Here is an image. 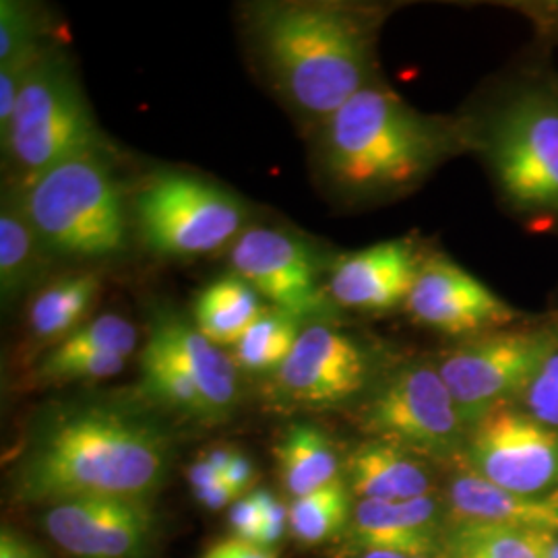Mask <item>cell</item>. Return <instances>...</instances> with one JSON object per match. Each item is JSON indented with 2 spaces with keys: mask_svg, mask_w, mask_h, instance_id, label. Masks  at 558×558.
Returning a JSON list of instances; mask_svg holds the SVG:
<instances>
[{
  "mask_svg": "<svg viewBox=\"0 0 558 558\" xmlns=\"http://www.w3.org/2000/svg\"><path fill=\"white\" fill-rule=\"evenodd\" d=\"M168 437L135 414L85 405L48 420L15 472L23 502L83 497L147 500L168 472Z\"/></svg>",
  "mask_w": 558,
  "mask_h": 558,
  "instance_id": "6da1fadb",
  "label": "cell"
},
{
  "mask_svg": "<svg viewBox=\"0 0 558 558\" xmlns=\"http://www.w3.org/2000/svg\"><path fill=\"white\" fill-rule=\"evenodd\" d=\"M253 29L279 89L311 117H333L371 85L377 21L362 9L276 2L259 7Z\"/></svg>",
  "mask_w": 558,
  "mask_h": 558,
  "instance_id": "7a4b0ae2",
  "label": "cell"
},
{
  "mask_svg": "<svg viewBox=\"0 0 558 558\" xmlns=\"http://www.w3.org/2000/svg\"><path fill=\"white\" fill-rule=\"evenodd\" d=\"M461 141L458 126L368 85L325 120L323 161L341 191L373 199L418 184Z\"/></svg>",
  "mask_w": 558,
  "mask_h": 558,
  "instance_id": "3957f363",
  "label": "cell"
},
{
  "mask_svg": "<svg viewBox=\"0 0 558 558\" xmlns=\"http://www.w3.org/2000/svg\"><path fill=\"white\" fill-rule=\"evenodd\" d=\"M21 207L48 255L110 259L126 248L122 189L98 149L62 161L20 184Z\"/></svg>",
  "mask_w": 558,
  "mask_h": 558,
  "instance_id": "277c9868",
  "label": "cell"
},
{
  "mask_svg": "<svg viewBox=\"0 0 558 558\" xmlns=\"http://www.w3.org/2000/svg\"><path fill=\"white\" fill-rule=\"evenodd\" d=\"M476 147L505 203L527 218L558 220V92L523 83L486 114Z\"/></svg>",
  "mask_w": 558,
  "mask_h": 558,
  "instance_id": "5b68a950",
  "label": "cell"
},
{
  "mask_svg": "<svg viewBox=\"0 0 558 558\" xmlns=\"http://www.w3.org/2000/svg\"><path fill=\"white\" fill-rule=\"evenodd\" d=\"M20 184L92 149L98 126L71 66L40 57L21 85L15 112L0 135Z\"/></svg>",
  "mask_w": 558,
  "mask_h": 558,
  "instance_id": "8992f818",
  "label": "cell"
},
{
  "mask_svg": "<svg viewBox=\"0 0 558 558\" xmlns=\"http://www.w3.org/2000/svg\"><path fill=\"white\" fill-rule=\"evenodd\" d=\"M558 352V319L530 320L463 339L440 360L439 373L465 422H478L507 399L525 393Z\"/></svg>",
  "mask_w": 558,
  "mask_h": 558,
  "instance_id": "52a82bcc",
  "label": "cell"
},
{
  "mask_svg": "<svg viewBox=\"0 0 558 558\" xmlns=\"http://www.w3.org/2000/svg\"><path fill=\"white\" fill-rule=\"evenodd\" d=\"M133 207L149 248L168 257H201L218 251L239 239L246 216L239 197L184 172L151 177Z\"/></svg>",
  "mask_w": 558,
  "mask_h": 558,
  "instance_id": "ba28073f",
  "label": "cell"
},
{
  "mask_svg": "<svg viewBox=\"0 0 558 558\" xmlns=\"http://www.w3.org/2000/svg\"><path fill=\"white\" fill-rule=\"evenodd\" d=\"M362 424L377 440L442 456L458 445L465 420L439 368L418 362L380 383L364 408Z\"/></svg>",
  "mask_w": 558,
  "mask_h": 558,
  "instance_id": "9c48e42d",
  "label": "cell"
},
{
  "mask_svg": "<svg viewBox=\"0 0 558 558\" xmlns=\"http://www.w3.org/2000/svg\"><path fill=\"white\" fill-rule=\"evenodd\" d=\"M470 458L476 474L499 488L548 495L558 482V430L500 405L474 422Z\"/></svg>",
  "mask_w": 558,
  "mask_h": 558,
  "instance_id": "30bf717a",
  "label": "cell"
},
{
  "mask_svg": "<svg viewBox=\"0 0 558 558\" xmlns=\"http://www.w3.org/2000/svg\"><path fill=\"white\" fill-rule=\"evenodd\" d=\"M405 311L420 325L461 339L530 323V315L445 255L422 259Z\"/></svg>",
  "mask_w": 558,
  "mask_h": 558,
  "instance_id": "8fae6325",
  "label": "cell"
},
{
  "mask_svg": "<svg viewBox=\"0 0 558 558\" xmlns=\"http://www.w3.org/2000/svg\"><path fill=\"white\" fill-rule=\"evenodd\" d=\"M44 527L73 558H145L156 538L149 502L122 497H83L50 505Z\"/></svg>",
  "mask_w": 558,
  "mask_h": 558,
  "instance_id": "7c38bea8",
  "label": "cell"
},
{
  "mask_svg": "<svg viewBox=\"0 0 558 558\" xmlns=\"http://www.w3.org/2000/svg\"><path fill=\"white\" fill-rule=\"evenodd\" d=\"M230 263L234 276L244 279L276 311L296 319L323 315L329 300L320 292L315 255L302 240L276 228H251L242 232Z\"/></svg>",
  "mask_w": 558,
  "mask_h": 558,
  "instance_id": "4fadbf2b",
  "label": "cell"
},
{
  "mask_svg": "<svg viewBox=\"0 0 558 558\" xmlns=\"http://www.w3.org/2000/svg\"><path fill=\"white\" fill-rule=\"evenodd\" d=\"M279 391L304 405H338L368 380V354L356 339L327 323L302 327L278 373Z\"/></svg>",
  "mask_w": 558,
  "mask_h": 558,
  "instance_id": "5bb4252c",
  "label": "cell"
},
{
  "mask_svg": "<svg viewBox=\"0 0 558 558\" xmlns=\"http://www.w3.org/2000/svg\"><path fill=\"white\" fill-rule=\"evenodd\" d=\"M420 257L410 240H385L336 260L327 294L339 306L385 313L405 306L418 276Z\"/></svg>",
  "mask_w": 558,
  "mask_h": 558,
  "instance_id": "9a60e30c",
  "label": "cell"
},
{
  "mask_svg": "<svg viewBox=\"0 0 558 558\" xmlns=\"http://www.w3.org/2000/svg\"><path fill=\"white\" fill-rule=\"evenodd\" d=\"M149 339L195 380L214 418H223L239 398L236 364L220 345L205 338L193 323L179 317L154 320Z\"/></svg>",
  "mask_w": 558,
  "mask_h": 558,
  "instance_id": "2e32d148",
  "label": "cell"
},
{
  "mask_svg": "<svg viewBox=\"0 0 558 558\" xmlns=\"http://www.w3.org/2000/svg\"><path fill=\"white\" fill-rule=\"evenodd\" d=\"M437 505L430 497L385 502L360 500L352 534L366 553L430 557L435 550Z\"/></svg>",
  "mask_w": 558,
  "mask_h": 558,
  "instance_id": "e0dca14e",
  "label": "cell"
},
{
  "mask_svg": "<svg viewBox=\"0 0 558 558\" xmlns=\"http://www.w3.org/2000/svg\"><path fill=\"white\" fill-rule=\"evenodd\" d=\"M449 502L461 523H493L558 534V493L519 495L490 484L474 472L453 480Z\"/></svg>",
  "mask_w": 558,
  "mask_h": 558,
  "instance_id": "ac0fdd59",
  "label": "cell"
},
{
  "mask_svg": "<svg viewBox=\"0 0 558 558\" xmlns=\"http://www.w3.org/2000/svg\"><path fill=\"white\" fill-rule=\"evenodd\" d=\"M352 490L360 500H403L428 497L430 478L416 459L398 445L373 440L362 445L350 458Z\"/></svg>",
  "mask_w": 558,
  "mask_h": 558,
  "instance_id": "d6986e66",
  "label": "cell"
},
{
  "mask_svg": "<svg viewBox=\"0 0 558 558\" xmlns=\"http://www.w3.org/2000/svg\"><path fill=\"white\" fill-rule=\"evenodd\" d=\"M41 253L46 248L27 220L17 193L4 195L0 209V294L4 306L40 281Z\"/></svg>",
  "mask_w": 558,
  "mask_h": 558,
  "instance_id": "ffe728a7",
  "label": "cell"
},
{
  "mask_svg": "<svg viewBox=\"0 0 558 558\" xmlns=\"http://www.w3.org/2000/svg\"><path fill=\"white\" fill-rule=\"evenodd\" d=\"M267 308L259 294L239 276L216 279L193 306V325L216 345H236Z\"/></svg>",
  "mask_w": 558,
  "mask_h": 558,
  "instance_id": "44dd1931",
  "label": "cell"
},
{
  "mask_svg": "<svg viewBox=\"0 0 558 558\" xmlns=\"http://www.w3.org/2000/svg\"><path fill=\"white\" fill-rule=\"evenodd\" d=\"M96 274H77L44 286L29 304V329L40 341H60L73 336L100 296Z\"/></svg>",
  "mask_w": 558,
  "mask_h": 558,
  "instance_id": "7402d4cb",
  "label": "cell"
},
{
  "mask_svg": "<svg viewBox=\"0 0 558 558\" xmlns=\"http://www.w3.org/2000/svg\"><path fill=\"white\" fill-rule=\"evenodd\" d=\"M276 456L281 484L294 499L339 480L338 453L331 440L315 426H292L279 442Z\"/></svg>",
  "mask_w": 558,
  "mask_h": 558,
  "instance_id": "603a6c76",
  "label": "cell"
},
{
  "mask_svg": "<svg viewBox=\"0 0 558 558\" xmlns=\"http://www.w3.org/2000/svg\"><path fill=\"white\" fill-rule=\"evenodd\" d=\"M555 534L493 523H459L447 538V558H544Z\"/></svg>",
  "mask_w": 558,
  "mask_h": 558,
  "instance_id": "cb8c5ba5",
  "label": "cell"
},
{
  "mask_svg": "<svg viewBox=\"0 0 558 558\" xmlns=\"http://www.w3.org/2000/svg\"><path fill=\"white\" fill-rule=\"evenodd\" d=\"M300 331L302 327L296 317L276 308L265 311L232 348L230 356L234 360L236 368L242 371L278 373L281 364L292 354Z\"/></svg>",
  "mask_w": 558,
  "mask_h": 558,
  "instance_id": "d4e9b609",
  "label": "cell"
},
{
  "mask_svg": "<svg viewBox=\"0 0 558 558\" xmlns=\"http://www.w3.org/2000/svg\"><path fill=\"white\" fill-rule=\"evenodd\" d=\"M141 368L145 387L151 396L193 418H214L195 380L191 379L154 339H147L141 352Z\"/></svg>",
  "mask_w": 558,
  "mask_h": 558,
  "instance_id": "484cf974",
  "label": "cell"
},
{
  "mask_svg": "<svg viewBox=\"0 0 558 558\" xmlns=\"http://www.w3.org/2000/svg\"><path fill=\"white\" fill-rule=\"evenodd\" d=\"M348 511L350 497L343 482L338 480L306 497L294 499L288 509L290 532L300 544L315 546L338 532L348 519Z\"/></svg>",
  "mask_w": 558,
  "mask_h": 558,
  "instance_id": "4316f807",
  "label": "cell"
},
{
  "mask_svg": "<svg viewBox=\"0 0 558 558\" xmlns=\"http://www.w3.org/2000/svg\"><path fill=\"white\" fill-rule=\"evenodd\" d=\"M126 359L96 352H71L54 345L41 360L36 377L44 383H71V380H101L117 377Z\"/></svg>",
  "mask_w": 558,
  "mask_h": 558,
  "instance_id": "83f0119b",
  "label": "cell"
},
{
  "mask_svg": "<svg viewBox=\"0 0 558 558\" xmlns=\"http://www.w3.org/2000/svg\"><path fill=\"white\" fill-rule=\"evenodd\" d=\"M137 345V331L131 320L119 315H101L85 323L73 336L60 341L59 348L71 352H96L129 359Z\"/></svg>",
  "mask_w": 558,
  "mask_h": 558,
  "instance_id": "f1b7e54d",
  "label": "cell"
},
{
  "mask_svg": "<svg viewBox=\"0 0 558 558\" xmlns=\"http://www.w3.org/2000/svg\"><path fill=\"white\" fill-rule=\"evenodd\" d=\"M36 20L25 4L2 0L0 2V64L21 59L40 57Z\"/></svg>",
  "mask_w": 558,
  "mask_h": 558,
  "instance_id": "f546056e",
  "label": "cell"
},
{
  "mask_svg": "<svg viewBox=\"0 0 558 558\" xmlns=\"http://www.w3.org/2000/svg\"><path fill=\"white\" fill-rule=\"evenodd\" d=\"M527 412L558 430V352L542 366L538 377L525 389Z\"/></svg>",
  "mask_w": 558,
  "mask_h": 558,
  "instance_id": "4dcf8cb0",
  "label": "cell"
},
{
  "mask_svg": "<svg viewBox=\"0 0 558 558\" xmlns=\"http://www.w3.org/2000/svg\"><path fill=\"white\" fill-rule=\"evenodd\" d=\"M230 523L234 530V538L251 542L259 546L260 534H263V523H265V509L260 507L259 500L255 495H248L244 499H239L232 509H230Z\"/></svg>",
  "mask_w": 558,
  "mask_h": 558,
  "instance_id": "1f68e13d",
  "label": "cell"
},
{
  "mask_svg": "<svg viewBox=\"0 0 558 558\" xmlns=\"http://www.w3.org/2000/svg\"><path fill=\"white\" fill-rule=\"evenodd\" d=\"M253 495L257 497L260 507L265 509V523H263L259 546L269 548V546L278 544L281 536H283V532H286V527H290L288 509L269 490L260 488V490H255Z\"/></svg>",
  "mask_w": 558,
  "mask_h": 558,
  "instance_id": "d6a6232c",
  "label": "cell"
},
{
  "mask_svg": "<svg viewBox=\"0 0 558 558\" xmlns=\"http://www.w3.org/2000/svg\"><path fill=\"white\" fill-rule=\"evenodd\" d=\"M0 558H48L34 539L25 538L13 527L0 532Z\"/></svg>",
  "mask_w": 558,
  "mask_h": 558,
  "instance_id": "836d02e7",
  "label": "cell"
},
{
  "mask_svg": "<svg viewBox=\"0 0 558 558\" xmlns=\"http://www.w3.org/2000/svg\"><path fill=\"white\" fill-rule=\"evenodd\" d=\"M201 558H278L271 555L267 548L244 542V539H221L214 544Z\"/></svg>",
  "mask_w": 558,
  "mask_h": 558,
  "instance_id": "e575fe53",
  "label": "cell"
},
{
  "mask_svg": "<svg viewBox=\"0 0 558 558\" xmlns=\"http://www.w3.org/2000/svg\"><path fill=\"white\" fill-rule=\"evenodd\" d=\"M195 497H197L201 505L207 507V509H223V507H228L230 502L234 505V502L240 499L239 493L226 482V478L216 482L214 486H207V488H203V490H197Z\"/></svg>",
  "mask_w": 558,
  "mask_h": 558,
  "instance_id": "d590c367",
  "label": "cell"
},
{
  "mask_svg": "<svg viewBox=\"0 0 558 558\" xmlns=\"http://www.w3.org/2000/svg\"><path fill=\"white\" fill-rule=\"evenodd\" d=\"M253 476H255L253 463L248 461V458H244V456H240V453H234V459H232L228 472L223 474L226 482H228L239 495H242V493L251 486Z\"/></svg>",
  "mask_w": 558,
  "mask_h": 558,
  "instance_id": "8d00e7d4",
  "label": "cell"
},
{
  "mask_svg": "<svg viewBox=\"0 0 558 558\" xmlns=\"http://www.w3.org/2000/svg\"><path fill=\"white\" fill-rule=\"evenodd\" d=\"M221 478H223V476H221L220 472H218L207 459L197 461V463L189 470V482H191V486H193L195 493L207 488V486H214V484L220 482Z\"/></svg>",
  "mask_w": 558,
  "mask_h": 558,
  "instance_id": "74e56055",
  "label": "cell"
},
{
  "mask_svg": "<svg viewBox=\"0 0 558 558\" xmlns=\"http://www.w3.org/2000/svg\"><path fill=\"white\" fill-rule=\"evenodd\" d=\"M232 459H234V453L228 451V449H216V451H211V453L207 456V461L220 472L221 476L228 472Z\"/></svg>",
  "mask_w": 558,
  "mask_h": 558,
  "instance_id": "f35d334b",
  "label": "cell"
},
{
  "mask_svg": "<svg viewBox=\"0 0 558 558\" xmlns=\"http://www.w3.org/2000/svg\"><path fill=\"white\" fill-rule=\"evenodd\" d=\"M362 558H428V557H403V555H398V553H377V550H373V553H366Z\"/></svg>",
  "mask_w": 558,
  "mask_h": 558,
  "instance_id": "ab89813d",
  "label": "cell"
},
{
  "mask_svg": "<svg viewBox=\"0 0 558 558\" xmlns=\"http://www.w3.org/2000/svg\"><path fill=\"white\" fill-rule=\"evenodd\" d=\"M544 558H558V538L555 536L553 542L548 544V550H546V557Z\"/></svg>",
  "mask_w": 558,
  "mask_h": 558,
  "instance_id": "60d3db41",
  "label": "cell"
}]
</instances>
